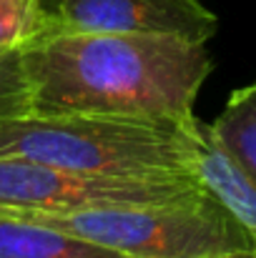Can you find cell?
Masks as SVG:
<instances>
[{
	"label": "cell",
	"mask_w": 256,
	"mask_h": 258,
	"mask_svg": "<svg viewBox=\"0 0 256 258\" xmlns=\"http://www.w3.org/2000/svg\"><path fill=\"white\" fill-rule=\"evenodd\" d=\"M18 68L30 113L186 118L214 60L206 43L173 35L45 28Z\"/></svg>",
	"instance_id": "cell-1"
},
{
	"label": "cell",
	"mask_w": 256,
	"mask_h": 258,
	"mask_svg": "<svg viewBox=\"0 0 256 258\" xmlns=\"http://www.w3.org/2000/svg\"><path fill=\"white\" fill-rule=\"evenodd\" d=\"M186 118H131L95 113H5L0 158L118 175H196L193 128Z\"/></svg>",
	"instance_id": "cell-2"
},
{
	"label": "cell",
	"mask_w": 256,
	"mask_h": 258,
	"mask_svg": "<svg viewBox=\"0 0 256 258\" xmlns=\"http://www.w3.org/2000/svg\"><path fill=\"white\" fill-rule=\"evenodd\" d=\"M8 213L66 231L131 258H209L256 251L254 238L206 188L191 198L171 203H136L68 213Z\"/></svg>",
	"instance_id": "cell-3"
},
{
	"label": "cell",
	"mask_w": 256,
	"mask_h": 258,
	"mask_svg": "<svg viewBox=\"0 0 256 258\" xmlns=\"http://www.w3.org/2000/svg\"><path fill=\"white\" fill-rule=\"evenodd\" d=\"M196 175H118L45 166L28 158H0V208L68 213L136 203H171L201 193Z\"/></svg>",
	"instance_id": "cell-4"
},
{
	"label": "cell",
	"mask_w": 256,
	"mask_h": 258,
	"mask_svg": "<svg viewBox=\"0 0 256 258\" xmlns=\"http://www.w3.org/2000/svg\"><path fill=\"white\" fill-rule=\"evenodd\" d=\"M48 28L148 33L209 43L219 18L201 0H58L48 15Z\"/></svg>",
	"instance_id": "cell-5"
},
{
	"label": "cell",
	"mask_w": 256,
	"mask_h": 258,
	"mask_svg": "<svg viewBox=\"0 0 256 258\" xmlns=\"http://www.w3.org/2000/svg\"><path fill=\"white\" fill-rule=\"evenodd\" d=\"M193 171L201 185L244 226L256 243V183L219 146L209 123L193 120Z\"/></svg>",
	"instance_id": "cell-6"
},
{
	"label": "cell",
	"mask_w": 256,
	"mask_h": 258,
	"mask_svg": "<svg viewBox=\"0 0 256 258\" xmlns=\"http://www.w3.org/2000/svg\"><path fill=\"white\" fill-rule=\"evenodd\" d=\"M0 258H131L90 243L85 238L56 231L0 211Z\"/></svg>",
	"instance_id": "cell-7"
},
{
	"label": "cell",
	"mask_w": 256,
	"mask_h": 258,
	"mask_svg": "<svg viewBox=\"0 0 256 258\" xmlns=\"http://www.w3.org/2000/svg\"><path fill=\"white\" fill-rule=\"evenodd\" d=\"M209 128L219 146L256 183V83L236 88Z\"/></svg>",
	"instance_id": "cell-8"
},
{
	"label": "cell",
	"mask_w": 256,
	"mask_h": 258,
	"mask_svg": "<svg viewBox=\"0 0 256 258\" xmlns=\"http://www.w3.org/2000/svg\"><path fill=\"white\" fill-rule=\"evenodd\" d=\"M45 28V0H0V53L20 50Z\"/></svg>",
	"instance_id": "cell-9"
},
{
	"label": "cell",
	"mask_w": 256,
	"mask_h": 258,
	"mask_svg": "<svg viewBox=\"0 0 256 258\" xmlns=\"http://www.w3.org/2000/svg\"><path fill=\"white\" fill-rule=\"evenodd\" d=\"M23 108V81L18 68V50L0 53V115L20 113Z\"/></svg>",
	"instance_id": "cell-10"
},
{
	"label": "cell",
	"mask_w": 256,
	"mask_h": 258,
	"mask_svg": "<svg viewBox=\"0 0 256 258\" xmlns=\"http://www.w3.org/2000/svg\"><path fill=\"white\" fill-rule=\"evenodd\" d=\"M209 258H256V251H234V253H219Z\"/></svg>",
	"instance_id": "cell-11"
},
{
	"label": "cell",
	"mask_w": 256,
	"mask_h": 258,
	"mask_svg": "<svg viewBox=\"0 0 256 258\" xmlns=\"http://www.w3.org/2000/svg\"><path fill=\"white\" fill-rule=\"evenodd\" d=\"M56 3H58V0H45V10H48V15H50V10L56 8Z\"/></svg>",
	"instance_id": "cell-12"
}]
</instances>
